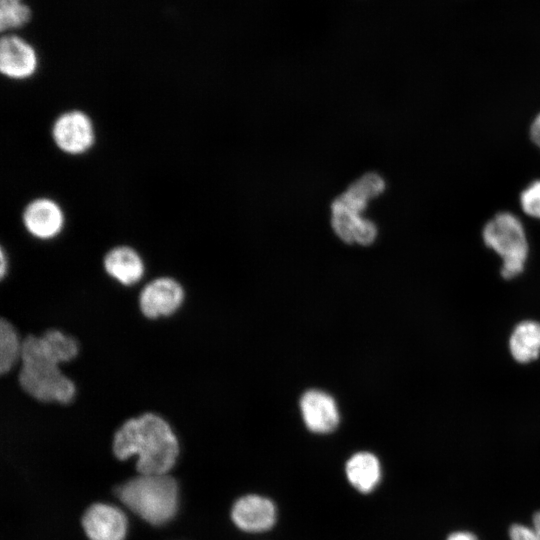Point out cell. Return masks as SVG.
I'll list each match as a JSON object with an SVG mask.
<instances>
[{"label": "cell", "mask_w": 540, "mask_h": 540, "mask_svg": "<svg viewBox=\"0 0 540 540\" xmlns=\"http://www.w3.org/2000/svg\"><path fill=\"white\" fill-rule=\"evenodd\" d=\"M112 448L119 460L137 455L136 469L140 474H167L179 454L172 428L153 412L123 422L114 433Z\"/></svg>", "instance_id": "6da1fadb"}, {"label": "cell", "mask_w": 540, "mask_h": 540, "mask_svg": "<svg viewBox=\"0 0 540 540\" xmlns=\"http://www.w3.org/2000/svg\"><path fill=\"white\" fill-rule=\"evenodd\" d=\"M20 363L18 383L26 394L43 403L72 402L76 395L75 383L46 355L39 336L29 334L22 339Z\"/></svg>", "instance_id": "7a4b0ae2"}, {"label": "cell", "mask_w": 540, "mask_h": 540, "mask_svg": "<svg viewBox=\"0 0 540 540\" xmlns=\"http://www.w3.org/2000/svg\"><path fill=\"white\" fill-rule=\"evenodd\" d=\"M120 501L152 525H163L175 515L178 486L167 474H140L115 489Z\"/></svg>", "instance_id": "3957f363"}, {"label": "cell", "mask_w": 540, "mask_h": 540, "mask_svg": "<svg viewBox=\"0 0 540 540\" xmlns=\"http://www.w3.org/2000/svg\"><path fill=\"white\" fill-rule=\"evenodd\" d=\"M482 237L485 245L502 260L501 275L511 279L519 275L528 257V241L524 226L510 212H500L484 226Z\"/></svg>", "instance_id": "277c9868"}, {"label": "cell", "mask_w": 540, "mask_h": 540, "mask_svg": "<svg viewBox=\"0 0 540 540\" xmlns=\"http://www.w3.org/2000/svg\"><path fill=\"white\" fill-rule=\"evenodd\" d=\"M51 138L55 146L69 156L89 152L96 141V130L90 116L77 109L59 114L51 126Z\"/></svg>", "instance_id": "5b68a950"}, {"label": "cell", "mask_w": 540, "mask_h": 540, "mask_svg": "<svg viewBox=\"0 0 540 540\" xmlns=\"http://www.w3.org/2000/svg\"><path fill=\"white\" fill-rule=\"evenodd\" d=\"M182 285L171 277H158L147 283L139 294L140 312L154 320L173 315L184 302Z\"/></svg>", "instance_id": "8992f818"}, {"label": "cell", "mask_w": 540, "mask_h": 540, "mask_svg": "<svg viewBox=\"0 0 540 540\" xmlns=\"http://www.w3.org/2000/svg\"><path fill=\"white\" fill-rule=\"evenodd\" d=\"M66 217L61 205L50 197H37L24 207L22 223L25 230L39 240H51L61 234Z\"/></svg>", "instance_id": "52a82bcc"}, {"label": "cell", "mask_w": 540, "mask_h": 540, "mask_svg": "<svg viewBox=\"0 0 540 540\" xmlns=\"http://www.w3.org/2000/svg\"><path fill=\"white\" fill-rule=\"evenodd\" d=\"M39 58L33 45L15 34L0 40V71L8 79L23 81L35 75Z\"/></svg>", "instance_id": "ba28073f"}, {"label": "cell", "mask_w": 540, "mask_h": 540, "mask_svg": "<svg viewBox=\"0 0 540 540\" xmlns=\"http://www.w3.org/2000/svg\"><path fill=\"white\" fill-rule=\"evenodd\" d=\"M82 526L90 540H123L127 519L117 507L95 503L85 511Z\"/></svg>", "instance_id": "9c48e42d"}, {"label": "cell", "mask_w": 540, "mask_h": 540, "mask_svg": "<svg viewBox=\"0 0 540 540\" xmlns=\"http://www.w3.org/2000/svg\"><path fill=\"white\" fill-rule=\"evenodd\" d=\"M231 517L235 525L246 532H264L272 528L276 520L273 502L259 495L239 498L232 507Z\"/></svg>", "instance_id": "30bf717a"}, {"label": "cell", "mask_w": 540, "mask_h": 540, "mask_svg": "<svg viewBox=\"0 0 540 540\" xmlns=\"http://www.w3.org/2000/svg\"><path fill=\"white\" fill-rule=\"evenodd\" d=\"M306 427L314 433H329L339 423V412L334 399L318 390L306 392L300 401Z\"/></svg>", "instance_id": "8fae6325"}, {"label": "cell", "mask_w": 540, "mask_h": 540, "mask_svg": "<svg viewBox=\"0 0 540 540\" xmlns=\"http://www.w3.org/2000/svg\"><path fill=\"white\" fill-rule=\"evenodd\" d=\"M385 186V180L378 173H365L334 199L331 204V212L361 214L366 209L368 202L380 195Z\"/></svg>", "instance_id": "7c38bea8"}, {"label": "cell", "mask_w": 540, "mask_h": 540, "mask_svg": "<svg viewBox=\"0 0 540 540\" xmlns=\"http://www.w3.org/2000/svg\"><path fill=\"white\" fill-rule=\"evenodd\" d=\"M103 268L111 278L124 286L138 283L145 272L143 258L128 245L111 248L103 258Z\"/></svg>", "instance_id": "4fadbf2b"}, {"label": "cell", "mask_w": 540, "mask_h": 540, "mask_svg": "<svg viewBox=\"0 0 540 540\" xmlns=\"http://www.w3.org/2000/svg\"><path fill=\"white\" fill-rule=\"evenodd\" d=\"M331 226L336 236L348 244L370 245L377 237L375 223L361 214L331 212Z\"/></svg>", "instance_id": "5bb4252c"}, {"label": "cell", "mask_w": 540, "mask_h": 540, "mask_svg": "<svg viewBox=\"0 0 540 540\" xmlns=\"http://www.w3.org/2000/svg\"><path fill=\"white\" fill-rule=\"evenodd\" d=\"M346 476L350 484L359 492L369 493L381 478L380 463L375 455L369 452H358L346 463Z\"/></svg>", "instance_id": "9a60e30c"}, {"label": "cell", "mask_w": 540, "mask_h": 540, "mask_svg": "<svg viewBox=\"0 0 540 540\" xmlns=\"http://www.w3.org/2000/svg\"><path fill=\"white\" fill-rule=\"evenodd\" d=\"M509 350L519 363H529L540 355V323L522 321L515 326L509 339Z\"/></svg>", "instance_id": "2e32d148"}, {"label": "cell", "mask_w": 540, "mask_h": 540, "mask_svg": "<svg viewBox=\"0 0 540 540\" xmlns=\"http://www.w3.org/2000/svg\"><path fill=\"white\" fill-rule=\"evenodd\" d=\"M39 339L46 355L59 365L72 361L79 353L77 340L58 329H48Z\"/></svg>", "instance_id": "e0dca14e"}, {"label": "cell", "mask_w": 540, "mask_h": 540, "mask_svg": "<svg viewBox=\"0 0 540 540\" xmlns=\"http://www.w3.org/2000/svg\"><path fill=\"white\" fill-rule=\"evenodd\" d=\"M22 340L13 324L0 320V372L6 374L20 361Z\"/></svg>", "instance_id": "ac0fdd59"}, {"label": "cell", "mask_w": 540, "mask_h": 540, "mask_svg": "<svg viewBox=\"0 0 540 540\" xmlns=\"http://www.w3.org/2000/svg\"><path fill=\"white\" fill-rule=\"evenodd\" d=\"M31 17L32 11L23 1L0 2V30L2 33L25 26Z\"/></svg>", "instance_id": "d6986e66"}, {"label": "cell", "mask_w": 540, "mask_h": 540, "mask_svg": "<svg viewBox=\"0 0 540 540\" xmlns=\"http://www.w3.org/2000/svg\"><path fill=\"white\" fill-rule=\"evenodd\" d=\"M520 205L525 214L540 219V180L533 181L521 192Z\"/></svg>", "instance_id": "ffe728a7"}, {"label": "cell", "mask_w": 540, "mask_h": 540, "mask_svg": "<svg viewBox=\"0 0 540 540\" xmlns=\"http://www.w3.org/2000/svg\"><path fill=\"white\" fill-rule=\"evenodd\" d=\"M510 540H538L533 528L523 524H513L509 529Z\"/></svg>", "instance_id": "44dd1931"}, {"label": "cell", "mask_w": 540, "mask_h": 540, "mask_svg": "<svg viewBox=\"0 0 540 540\" xmlns=\"http://www.w3.org/2000/svg\"><path fill=\"white\" fill-rule=\"evenodd\" d=\"M530 138L540 148V114H538L530 126Z\"/></svg>", "instance_id": "7402d4cb"}, {"label": "cell", "mask_w": 540, "mask_h": 540, "mask_svg": "<svg viewBox=\"0 0 540 540\" xmlns=\"http://www.w3.org/2000/svg\"><path fill=\"white\" fill-rule=\"evenodd\" d=\"M447 540H478V538L468 531H456L451 533Z\"/></svg>", "instance_id": "603a6c76"}, {"label": "cell", "mask_w": 540, "mask_h": 540, "mask_svg": "<svg viewBox=\"0 0 540 540\" xmlns=\"http://www.w3.org/2000/svg\"><path fill=\"white\" fill-rule=\"evenodd\" d=\"M0 255H1V260H0V275H1V278H3L6 274V271H7V268H8V257L5 253V250L4 248H1V252H0Z\"/></svg>", "instance_id": "cb8c5ba5"}, {"label": "cell", "mask_w": 540, "mask_h": 540, "mask_svg": "<svg viewBox=\"0 0 540 540\" xmlns=\"http://www.w3.org/2000/svg\"><path fill=\"white\" fill-rule=\"evenodd\" d=\"M533 530L538 540H540V511L536 512L532 519Z\"/></svg>", "instance_id": "d4e9b609"}, {"label": "cell", "mask_w": 540, "mask_h": 540, "mask_svg": "<svg viewBox=\"0 0 540 540\" xmlns=\"http://www.w3.org/2000/svg\"><path fill=\"white\" fill-rule=\"evenodd\" d=\"M15 1H23V0H0V2H15Z\"/></svg>", "instance_id": "484cf974"}]
</instances>
